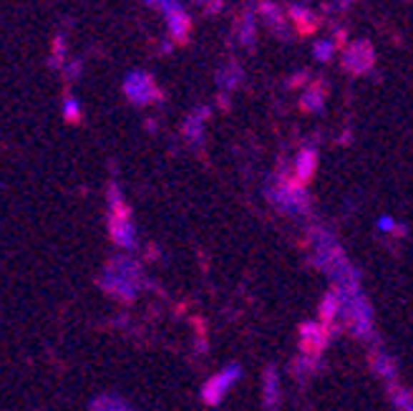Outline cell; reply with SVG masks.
<instances>
[{
	"instance_id": "obj_1",
	"label": "cell",
	"mask_w": 413,
	"mask_h": 411,
	"mask_svg": "<svg viewBox=\"0 0 413 411\" xmlns=\"http://www.w3.org/2000/svg\"><path fill=\"white\" fill-rule=\"evenodd\" d=\"M237 379H239L237 366H234V369H224L222 374L212 376V379L206 381V386H204V401H206V404H217V401L224 396V391H227Z\"/></svg>"
},
{
	"instance_id": "obj_2",
	"label": "cell",
	"mask_w": 413,
	"mask_h": 411,
	"mask_svg": "<svg viewBox=\"0 0 413 411\" xmlns=\"http://www.w3.org/2000/svg\"><path fill=\"white\" fill-rule=\"evenodd\" d=\"M91 411H131L121 399H114V396H101L91 404Z\"/></svg>"
},
{
	"instance_id": "obj_3",
	"label": "cell",
	"mask_w": 413,
	"mask_h": 411,
	"mask_svg": "<svg viewBox=\"0 0 413 411\" xmlns=\"http://www.w3.org/2000/svg\"><path fill=\"white\" fill-rule=\"evenodd\" d=\"M114 240L124 247H131L134 245V232L126 222H114Z\"/></svg>"
},
{
	"instance_id": "obj_4",
	"label": "cell",
	"mask_w": 413,
	"mask_h": 411,
	"mask_svg": "<svg viewBox=\"0 0 413 411\" xmlns=\"http://www.w3.org/2000/svg\"><path fill=\"white\" fill-rule=\"evenodd\" d=\"M393 404H396L401 411H413V399H411V396H406V394H401V391L393 394Z\"/></svg>"
}]
</instances>
